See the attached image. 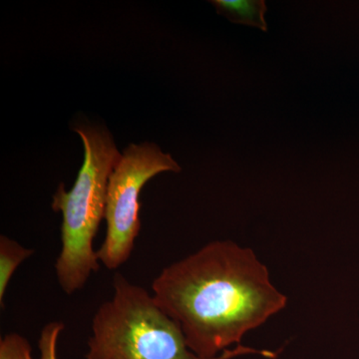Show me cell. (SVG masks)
<instances>
[{
  "label": "cell",
  "instance_id": "obj_1",
  "mask_svg": "<svg viewBox=\"0 0 359 359\" xmlns=\"http://www.w3.org/2000/svg\"><path fill=\"white\" fill-rule=\"evenodd\" d=\"M161 309L178 323L194 353L216 358L287 304L249 248L217 241L170 264L152 283Z\"/></svg>",
  "mask_w": 359,
  "mask_h": 359
},
{
  "label": "cell",
  "instance_id": "obj_2",
  "mask_svg": "<svg viewBox=\"0 0 359 359\" xmlns=\"http://www.w3.org/2000/svg\"><path fill=\"white\" fill-rule=\"evenodd\" d=\"M75 131L83 142V165L73 188L66 191L60 184L52 201V209L63 216L62 247L55 269L59 285L67 294L81 290L91 273L100 269L93 241L105 218L111 174L122 157L103 127L82 125Z\"/></svg>",
  "mask_w": 359,
  "mask_h": 359
},
{
  "label": "cell",
  "instance_id": "obj_3",
  "mask_svg": "<svg viewBox=\"0 0 359 359\" xmlns=\"http://www.w3.org/2000/svg\"><path fill=\"white\" fill-rule=\"evenodd\" d=\"M112 299L94 314L85 359H205L194 353L178 323L157 304L153 294L121 273L113 278ZM245 353L275 354L238 346L219 358Z\"/></svg>",
  "mask_w": 359,
  "mask_h": 359
},
{
  "label": "cell",
  "instance_id": "obj_4",
  "mask_svg": "<svg viewBox=\"0 0 359 359\" xmlns=\"http://www.w3.org/2000/svg\"><path fill=\"white\" fill-rule=\"evenodd\" d=\"M170 154L157 145L132 144L111 174L106 197L105 240L97 250L99 262L108 269L120 268L133 252L135 240L141 230L140 193L144 185L163 172L180 173Z\"/></svg>",
  "mask_w": 359,
  "mask_h": 359
},
{
  "label": "cell",
  "instance_id": "obj_5",
  "mask_svg": "<svg viewBox=\"0 0 359 359\" xmlns=\"http://www.w3.org/2000/svg\"><path fill=\"white\" fill-rule=\"evenodd\" d=\"M217 13L226 16L231 22L259 28L268 32L264 14L268 11L264 0H214Z\"/></svg>",
  "mask_w": 359,
  "mask_h": 359
},
{
  "label": "cell",
  "instance_id": "obj_6",
  "mask_svg": "<svg viewBox=\"0 0 359 359\" xmlns=\"http://www.w3.org/2000/svg\"><path fill=\"white\" fill-rule=\"evenodd\" d=\"M32 254V250L26 249L6 236L0 237V304L2 309L7 285L14 271Z\"/></svg>",
  "mask_w": 359,
  "mask_h": 359
},
{
  "label": "cell",
  "instance_id": "obj_7",
  "mask_svg": "<svg viewBox=\"0 0 359 359\" xmlns=\"http://www.w3.org/2000/svg\"><path fill=\"white\" fill-rule=\"evenodd\" d=\"M29 341L18 334H6L0 340V359H32Z\"/></svg>",
  "mask_w": 359,
  "mask_h": 359
},
{
  "label": "cell",
  "instance_id": "obj_8",
  "mask_svg": "<svg viewBox=\"0 0 359 359\" xmlns=\"http://www.w3.org/2000/svg\"><path fill=\"white\" fill-rule=\"evenodd\" d=\"M65 330V323L59 321L47 323L42 330L39 342L40 359H57L56 347L59 335Z\"/></svg>",
  "mask_w": 359,
  "mask_h": 359
}]
</instances>
